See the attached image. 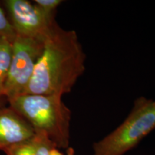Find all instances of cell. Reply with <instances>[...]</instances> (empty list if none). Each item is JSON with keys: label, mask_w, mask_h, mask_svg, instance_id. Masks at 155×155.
I'll return each instance as SVG.
<instances>
[{"label": "cell", "mask_w": 155, "mask_h": 155, "mask_svg": "<svg viewBox=\"0 0 155 155\" xmlns=\"http://www.w3.org/2000/svg\"><path fill=\"white\" fill-rule=\"evenodd\" d=\"M86 54L76 32L57 23L45 40L43 51L23 94L56 95L71 91L85 71Z\"/></svg>", "instance_id": "cell-1"}, {"label": "cell", "mask_w": 155, "mask_h": 155, "mask_svg": "<svg viewBox=\"0 0 155 155\" xmlns=\"http://www.w3.org/2000/svg\"><path fill=\"white\" fill-rule=\"evenodd\" d=\"M7 101L9 106L28 121L35 133L47 136L57 149L68 148L71 111L61 96L21 94Z\"/></svg>", "instance_id": "cell-2"}, {"label": "cell", "mask_w": 155, "mask_h": 155, "mask_svg": "<svg viewBox=\"0 0 155 155\" xmlns=\"http://www.w3.org/2000/svg\"><path fill=\"white\" fill-rule=\"evenodd\" d=\"M155 129V101L140 97L123 123L94 143V155H123Z\"/></svg>", "instance_id": "cell-3"}, {"label": "cell", "mask_w": 155, "mask_h": 155, "mask_svg": "<svg viewBox=\"0 0 155 155\" xmlns=\"http://www.w3.org/2000/svg\"><path fill=\"white\" fill-rule=\"evenodd\" d=\"M45 40L17 35L12 42V55L4 89V96L7 100L25 93L43 51Z\"/></svg>", "instance_id": "cell-4"}, {"label": "cell", "mask_w": 155, "mask_h": 155, "mask_svg": "<svg viewBox=\"0 0 155 155\" xmlns=\"http://www.w3.org/2000/svg\"><path fill=\"white\" fill-rule=\"evenodd\" d=\"M2 2L19 35L45 39L57 23L55 16L46 15L28 0H5Z\"/></svg>", "instance_id": "cell-5"}, {"label": "cell", "mask_w": 155, "mask_h": 155, "mask_svg": "<svg viewBox=\"0 0 155 155\" xmlns=\"http://www.w3.org/2000/svg\"><path fill=\"white\" fill-rule=\"evenodd\" d=\"M35 134L28 121L10 106L0 108V150L27 140Z\"/></svg>", "instance_id": "cell-6"}, {"label": "cell", "mask_w": 155, "mask_h": 155, "mask_svg": "<svg viewBox=\"0 0 155 155\" xmlns=\"http://www.w3.org/2000/svg\"><path fill=\"white\" fill-rule=\"evenodd\" d=\"M56 148L46 135L35 133L27 140L3 150L7 155H50Z\"/></svg>", "instance_id": "cell-7"}, {"label": "cell", "mask_w": 155, "mask_h": 155, "mask_svg": "<svg viewBox=\"0 0 155 155\" xmlns=\"http://www.w3.org/2000/svg\"><path fill=\"white\" fill-rule=\"evenodd\" d=\"M12 55V43L7 39L0 38V101L4 96V89L8 75Z\"/></svg>", "instance_id": "cell-8"}, {"label": "cell", "mask_w": 155, "mask_h": 155, "mask_svg": "<svg viewBox=\"0 0 155 155\" xmlns=\"http://www.w3.org/2000/svg\"><path fill=\"white\" fill-rule=\"evenodd\" d=\"M16 36L14 28L0 6V38L7 39L12 43Z\"/></svg>", "instance_id": "cell-9"}, {"label": "cell", "mask_w": 155, "mask_h": 155, "mask_svg": "<svg viewBox=\"0 0 155 155\" xmlns=\"http://www.w3.org/2000/svg\"><path fill=\"white\" fill-rule=\"evenodd\" d=\"M63 2L61 0H35L34 4L48 15L55 16L58 7Z\"/></svg>", "instance_id": "cell-10"}, {"label": "cell", "mask_w": 155, "mask_h": 155, "mask_svg": "<svg viewBox=\"0 0 155 155\" xmlns=\"http://www.w3.org/2000/svg\"><path fill=\"white\" fill-rule=\"evenodd\" d=\"M50 155H64V154H62V153L60 152V151L58 150L57 148H55L51 151ZM66 155H75L74 150H73L72 148H71V147H68V148L67 149Z\"/></svg>", "instance_id": "cell-11"}]
</instances>
